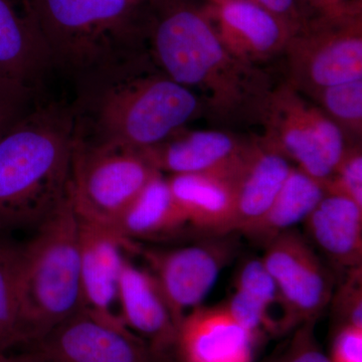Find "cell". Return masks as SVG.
<instances>
[{
    "label": "cell",
    "mask_w": 362,
    "mask_h": 362,
    "mask_svg": "<svg viewBox=\"0 0 362 362\" xmlns=\"http://www.w3.org/2000/svg\"><path fill=\"white\" fill-rule=\"evenodd\" d=\"M147 37L162 73L201 93L209 110L230 120L256 115L272 90L255 65L221 42L206 9L183 0H152Z\"/></svg>",
    "instance_id": "1"
},
{
    "label": "cell",
    "mask_w": 362,
    "mask_h": 362,
    "mask_svg": "<svg viewBox=\"0 0 362 362\" xmlns=\"http://www.w3.org/2000/svg\"><path fill=\"white\" fill-rule=\"evenodd\" d=\"M77 114L56 103L26 110L0 135V235L37 228L68 195Z\"/></svg>",
    "instance_id": "2"
},
{
    "label": "cell",
    "mask_w": 362,
    "mask_h": 362,
    "mask_svg": "<svg viewBox=\"0 0 362 362\" xmlns=\"http://www.w3.org/2000/svg\"><path fill=\"white\" fill-rule=\"evenodd\" d=\"M78 216L70 195L18 247L16 264L18 345L44 337L84 309L80 278Z\"/></svg>",
    "instance_id": "3"
},
{
    "label": "cell",
    "mask_w": 362,
    "mask_h": 362,
    "mask_svg": "<svg viewBox=\"0 0 362 362\" xmlns=\"http://www.w3.org/2000/svg\"><path fill=\"white\" fill-rule=\"evenodd\" d=\"M54 64L90 78L131 64L149 14L135 0H28Z\"/></svg>",
    "instance_id": "4"
},
{
    "label": "cell",
    "mask_w": 362,
    "mask_h": 362,
    "mask_svg": "<svg viewBox=\"0 0 362 362\" xmlns=\"http://www.w3.org/2000/svg\"><path fill=\"white\" fill-rule=\"evenodd\" d=\"M129 64L93 78L101 86L92 102L86 141L141 150L165 141L201 109L195 93L163 73L136 76ZM78 129V127H77Z\"/></svg>",
    "instance_id": "5"
},
{
    "label": "cell",
    "mask_w": 362,
    "mask_h": 362,
    "mask_svg": "<svg viewBox=\"0 0 362 362\" xmlns=\"http://www.w3.org/2000/svg\"><path fill=\"white\" fill-rule=\"evenodd\" d=\"M284 52L290 80L302 94L362 78V1L307 18Z\"/></svg>",
    "instance_id": "6"
},
{
    "label": "cell",
    "mask_w": 362,
    "mask_h": 362,
    "mask_svg": "<svg viewBox=\"0 0 362 362\" xmlns=\"http://www.w3.org/2000/svg\"><path fill=\"white\" fill-rule=\"evenodd\" d=\"M159 173L138 150L78 137L69 195L80 220L114 230L125 209Z\"/></svg>",
    "instance_id": "7"
},
{
    "label": "cell",
    "mask_w": 362,
    "mask_h": 362,
    "mask_svg": "<svg viewBox=\"0 0 362 362\" xmlns=\"http://www.w3.org/2000/svg\"><path fill=\"white\" fill-rule=\"evenodd\" d=\"M266 146L298 169L327 182L346 151V136L319 107L287 82L272 89L259 110Z\"/></svg>",
    "instance_id": "8"
},
{
    "label": "cell",
    "mask_w": 362,
    "mask_h": 362,
    "mask_svg": "<svg viewBox=\"0 0 362 362\" xmlns=\"http://www.w3.org/2000/svg\"><path fill=\"white\" fill-rule=\"evenodd\" d=\"M262 261L282 301L280 334L315 322L332 300L334 280L307 238L296 228L283 233L267 245Z\"/></svg>",
    "instance_id": "9"
},
{
    "label": "cell",
    "mask_w": 362,
    "mask_h": 362,
    "mask_svg": "<svg viewBox=\"0 0 362 362\" xmlns=\"http://www.w3.org/2000/svg\"><path fill=\"white\" fill-rule=\"evenodd\" d=\"M25 347L44 362H159L146 342L124 324L86 309Z\"/></svg>",
    "instance_id": "10"
},
{
    "label": "cell",
    "mask_w": 362,
    "mask_h": 362,
    "mask_svg": "<svg viewBox=\"0 0 362 362\" xmlns=\"http://www.w3.org/2000/svg\"><path fill=\"white\" fill-rule=\"evenodd\" d=\"M230 245L211 242L170 251L144 252L176 322L201 306L230 259Z\"/></svg>",
    "instance_id": "11"
},
{
    "label": "cell",
    "mask_w": 362,
    "mask_h": 362,
    "mask_svg": "<svg viewBox=\"0 0 362 362\" xmlns=\"http://www.w3.org/2000/svg\"><path fill=\"white\" fill-rule=\"evenodd\" d=\"M251 145L223 131L181 129L165 141L138 151L161 173H209L235 180Z\"/></svg>",
    "instance_id": "12"
},
{
    "label": "cell",
    "mask_w": 362,
    "mask_h": 362,
    "mask_svg": "<svg viewBox=\"0 0 362 362\" xmlns=\"http://www.w3.org/2000/svg\"><path fill=\"white\" fill-rule=\"evenodd\" d=\"M80 278L84 309L109 322L124 324L119 312V281L124 250L135 245L107 226L78 218Z\"/></svg>",
    "instance_id": "13"
},
{
    "label": "cell",
    "mask_w": 362,
    "mask_h": 362,
    "mask_svg": "<svg viewBox=\"0 0 362 362\" xmlns=\"http://www.w3.org/2000/svg\"><path fill=\"white\" fill-rule=\"evenodd\" d=\"M214 28L235 58L255 64L284 52L291 28L251 0H209Z\"/></svg>",
    "instance_id": "14"
},
{
    "label": "cell",
    "mask_w": 362,
    "mask_h": 362,
    "mask_svg": "<svg viewBox=\"0 0 362 362\" xmlns=\"http://www.w3.org/2000/svg\"><path fill=\"white\" fill-rule=\"evenodd\" d=\"M119 312L128 329L146 342L159 362L175 351L177 322L158 282L126 259L119 281Z\"/></svg>",
    "instance_id": "15"
},
{
    "label": "cell",
    "mask_w": 362,
    "mask_h": 362,
    "mask_svg": "<svg viewBox=\"0 0 362 362\" xmlns=\"http://www.w3.org/2000/svg\"><path fill=\"white\" fill-rule=\"evenodd\" d=\"M257 339L235 322L225 305L199 306L178 324V362H254Z\"/></svg>",
    "instance_id": "16"
},
{
    "label": "cell",
    "mask_w": 362,
    "mask_h": 362,
    "mask_svg": "<svg viewBox=\"0 0 362 362\" xmlns=\"http://www.w3.org/2000/svg\"><path fill=\"white\" fill-rule=\"evenodd\" d=\"M54 64L28 0H0V77L33 90Z\"/></svg>",
    "instance_id": "17"
},
{
    "label": "cell",
    "mask_w": 362,
    "mask_h": 362,
    "mask_svg": "<svg viewBox=\"0 0 362 362\" xmlns=\"http://www.w3.org/2000/svg\"><path fill=\"white\" fill-rule=\"evenodd\" d=\"M307 240L335 265L361 268L362 207L338 192L326 194L304 221Z\"/></svg>",
    "instance_id": "18"
},
{
    "label": "cell",
    "mask_w": 362,
    "mask_h": 362,
    "mask_svg": "<svg viewBox=\"0 0 362 362\" xmlns=\"http://www.w3.org/2000/svg\"><path fill=\"white\" fill-rule=\"evenodd\" d=\"M292 168L291 162L282 154L266 146L261 139L252 140L244 164L233 180V232H244L266 213Z\"/></svg>",
    "instance_id": "19"
},
{
    "label": "cell",
    "mask_w": 362,
    "mask_h": 362,
    "mask_svg": "<svg viewBox=\"0 0 362 362\" xmlns=\"http://www.w3.org/2000/svg\"><path fill=\"white\" fill-rule=\"evenodd\" d=\"M168 181L188 226L213 235L233 233V180L209 173H190L170 175Z\"/></svg>",
    "instance_id": "20"
},
{
    "label": "cell",
    "mask_w": 362,
    "mask_h": 362,
    "mask_svg": "<svg viewBox=\"0 0 362 362\" xmlns=\"http://www.w3.org/2000/svg\"><path fill=\"white\" fill-rule=\"evenodd\" d=\"M188 226L168 178L157 173L120 216L114 230L127 242L173 237Z\"/></svg>",
    "instance_id": "21"
},
{
    "label": "cell",
    "mask_w": 362,
    "mask_h": 362,
    "mask_svg": "<svg viewBox=\"0 0 362 362\" xmlns=\"http://www.w3.org/2000/svg\"><path fill=\"white\" fill-rule=\"evenodd\" d=\"M326 194V182L293 168L265 214L243 233L267 246L278 235L304 223Z\"/></svg>",
    "instance_id": "22"
},
{
    "label": "cell",
    "mask_w": 362,
    "mask_h": 362,
    "mask_svg": "<svg viewBox=\"0 0 362 362\" xmlns=\"http://www.w3.org/2000/svg\"><path fill=\"white\" fill-rule=\"evenodd\" d=\"M319 108L344 135L361 137L362 132V78L330 86L312 96Z\"/></svg>",
    "instance_id": "23"
},
{
    "label": "cell",
    "mask_w": 362,
    "mask_h": 362,
    "mask_svg": "<svg viewBox=\"0 0 362 362\" xmlns=\"http://www.w3.org/2000/svg\"><path fill=\"white\" fill-rule=\"evenodd\" d=\"M18 247L7 242L0 251V354L18 346L16 264Z\"/></svg>",
    "instance_id": "24"
},
{
    "label": "cell",
    "mask_w": 362,
    "mask_h": 362,
    "mask_svg": "<svg viewBox=\"0 0 362 362\" xmlns=\"http://www.w3.org/2000/svg\"><path fill=\"white\" fill-rule=\"evenodd\" d=\"M235 290L258 302L271 315L275 305L280 307L283 312L277 285L262 259H250L242 266L238 275Z\"/></svg>",
    "instance_id": "25"
},
{
    "label": "cell",
    "mask_w": 362,
    "mask_h": 362,
    "mask_svg": "<svg viewBox=\"0 0 362 362\" xmlns=\"http://www.w3.org/2000/svg\"><path fill=\"white\" fill-rule=\"evenodd\" d=\"M326 188L349 197L362 207V152L361 145L347 147Z\"/></svg>",
    "instance_id": "26"
},
{
    "label": "cell",
    "mask_w": 362,
    "mask_h": 362,
    "mask_svg": "<svg viewBox=\"0 0 362 362\" xmlns=\"http://www.w3.org/2000/svg\"><path fill=\"white\" fill-rule=\"evenodd\" d=\"M361 268L349 270L344 284L337 295H333L335 312L340 319V326L349 325L362 328Z\"/></svg>",
    "instance_id": "27"
},
{
    "label": "cell",
    "mask_w": 362,
    "mask_h": 362,
    "mask_svg": "<svg viewBox=\"0 0 362 362\" xmlns=\"http://www.w3.org/2000/svg\"><path fill=\"white\" fill-rule=\"evenodd\" d=\"M33 90L0 77V135L26 110Z\"/></svg>",
    "instance_id": "28"
},
{
    "label": "cell",
    "mask_w": 362,
    "mask_h": 362,
    "mask_svg": "<svg viewBox=\"0 0 362 362\" xmlns=\"http://www.w3.org/2000/svg\"><path fill=\"white\" fill-rule=\"evenodd\" d=\"M314 323H305L295 329L296 332L283 362H333L318 346Z\"/></svg>",
    "instance_id": "29"
},
{
    "label": "cell",
    "mask_w": 362,
    "mask_h": 362,
    "mask_svg": "<svg viewBox=\"0 0 362 362\" xmlns=\"http://www.w3.org/2000/svg\"><path fill=\"white\" fill-rule=\"evenodd\" d=\"M330 358L333 362H362V328L340 326L333 340Z\"/></svg>",
    "instance_id": "30"
},
{
    "label": "cell",
    "mask_w": 362,
    "mask_h": 362,
    "mask_svg": "<svg viewBox=\"0 0 362 362\" xmlns=\"http://www.w3.org/2000/svg\"><path fill=\"white\" fill-rule=\"evenodd\" d=\"M258 6L275 14L291 28L292 33L304 23L305 18L300 11L296 0H251Z\"/></svg>",
    "instance_id": "31"
},
{
    "label": "cell",
    "mask_w": 362,
    "mask_h": 362,
    "mask_svg": "<svg viewBox=\"0 0 362 362\" xmlns=\"http://www.w3.org/2000/svg\"><path fill=\"white\" fill-rule=\"evenodd\" d=\"M296 2L302 16L306 20L322 11L325 0H296Z\"/></svg>",
    "instance_id": "32"
},
{
    "label": "cell",
    "mask_w": 362,
    "mask_h": 362,
    "mask_svg": "<svg viewBox=\"0 0 362 362\" xmlns=\"http://www.w3.org/2000/svg\"><path fill=\"white\" fill-rule=\"evenodd\" d=\"M0 362H44L40 361L39 357L35 356L32 352L23 351V354H0Z\"/></svg>",
    "instance_id": "33"
},
{
    "label": "cell",
    "mask_w": 362,
    "mask_h": 362,
    "mask_svg": "<svg viewBox=\"0 0 362 362\" xmlns=\"http://www.w3.org/2000/svg\"><path fill=\"white\" fill-rule=\"evenodd\" d=\"M358 1H362V0H325V2H324L323 9L335 8V7L342 6H344V4Z\"/></svg>",
    "instance_id": "34"
},
{
    "label": "cell",
    "mask_w": 362,
    "mask_h": 362,
    "mask_svg": "<svg viewBox=\"0 0 362 362\" xmlns=\"http://www.w3.org/2000/svg\"><path fill=\"white\" fill-rule=\"evenodd\" d=\"M6 244H7L6 240H2V238L0 237V251H1L2 247L6 246Z\"/></svg>",
    "instance_id": "35"
},
{
    "label": "cell",
    "mask_w": 362,
    "mask_h": 362,
    "mask_svg": "<svg viewBox=\"0 0 362 362\" xmlns=\"http://www.w3.org/2000/svg\"><path fill=\"white\" fill-rule=\"evenodd\" d=\"M136 2H139V4H146L151 2L152 0H135Z\"/></svg>",
    "instance_id": "36"
}]
</instances>
